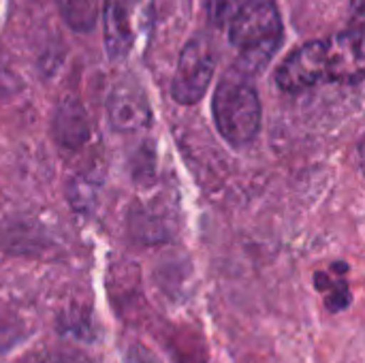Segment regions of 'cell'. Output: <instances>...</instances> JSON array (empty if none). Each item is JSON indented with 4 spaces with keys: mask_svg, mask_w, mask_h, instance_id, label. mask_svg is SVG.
<instances>
[{
    "mask_svg": "<svg viewBox=\"0 0 365 363\" xmlns=\"http://www.w3.org/2000/svg\"><path fill=\"white\" fill-rule=\"evenodd\" d=\"M231 45L237 49L240 71L252 75L269 64L282 43V21L274 2H248L229 24Z\"/></svg>",
    "mask_w": 365,
    "mask_h": 363,
    "instance_id": "cell-1",
    "label": "cell"
},
{
    "mask_svg": "<svg viewBox=\"0 0 365 363\" xmlns=\"http://www.w3.org/2000/svg\"><path fill=\"white\" fill-rule=\"evenodd\" d=\"M214 120L231 145L250 143L261 128L259 94L244 71L227 73L214 92Z\"/></svg>",
    "mask_w": 365,
    "mask_h": 363,
    "instance_id": "cell-2",
    "label": "cell"
},
{
    "mask_svg": "<svg viewBox=\"0 0 365 363\" xmlns=\"http://www.w3.org/2000/svg\"><path fill=\"white\" fill-rule=\"evenodd\" d=\"M216 68V53L207 36L199 34L186 43L180 53L178 71L171 86V96L180 105H197L210 86Z\"/></svg>",
    "mask_w": 365,
    "mask_h": 363,
    "instance_id": "cell-3",
    "label": "cell"
},
{
    "mask_svg": "<svg viewBox=\"0 0 365 363\" xmlns=\"http://www.w3.org/2000/svg\"><path fill=\"white\" fill-rule=\"evenodd\" d=\"M321 81H331L327 41H312L295 49L278 68L276 83L284 92H302Z\"/></svg>",
    "mask_w": 365,
    "mask_h": 363,
    "instance_id": "cell-4",
    "label": "cell"
},
{
    "mask_svg": "<svg viewBox=\"0 0 365 363\" xmlns=\"http://www.w3.org/2000/svg\"><path fill=\"white\" fill-rule=\"evenodd\" d=\"M107 116L111 126L120 133L148 128L152 122V109L141 86L133 79L118 81L107 98Z\"/></svg>",
    "mask_w": 365,
    "mask_h": 363,
    "instance_id": "cell-5",
    "label": "cell"
},
{
    "mask_svg": "<svg viewBox=\"0 0 365 363\" xmlns=\"http://www.w3.org/2000/svg\"><path fill=\"white\" fill-rule=\"evenodd\" d=\"M139 0H105V49L111 60L128 56L137 39Z\"/></svg>",
    "mask_w": 365,
    "mask_h": 363,
    "instance_id": "cell-6",
    "label": "cell"
},
{
    "mask_svg": "<svg viewBox=\"0 0 365 363\" xmlns=\"http://www.w3.org/2000/svg\"><path fill=\"white\" fill-rule=\"evenodd\" d=\"M331 81L353 83L364 77V34L359 28L327 39Z\"/></svg>",
    "mask_w": 365,
    "mask_h": 363,
    "instance_id": "cell-7",
    "label": "cell"
},
{
    "mask_svg": "<svg viewBox=\"0 0 365 363\" xmlns=\"http://www.w3.org/2000/svg\"><path fill=\"white\" fill-rule=\"evenodd\" d=\"M53 137L66 150H79L90 137V124L83 107L68 98L56 107L53 113Z\"/></svg>",
    "mask_w": 365,
    "mask_h": 363,
    "instance_id": "cell-8",
    "label": "cell"
},
{
    "mask_svg": "<svg viewBox=\"0 0 365 363\" xmlns=\"http://www.w3.org/2000/svg\"><path fill=\"white\" fill-rule=\"evenodd\" d=\"M60 11L68 26L79 32H88L96 24L98 2L96 0H58Z\"/></svg>",
    "mask_w": 365,
    "mask_h": 363,
    "instance_id": "cell-9",
    "label": "cell"
},
{
    "mask_svg": "<svg viewBox=\"0 0 365 363\" xmlns=\"http://www.w3.org/2000/svg\"><path fill=\"white\" fill-rule=\"evenodd\" d=\"M250 0H207V17L214 26H229Z\"/></svg>",
    "mask_w": 365,
    "mask_h": 363,
    "instance_id": "cell-10",
    "label": "cell"
},
{
    "mask_svg": "<svg viewBox=\"0 0 365 363\" xmlns=\"http://www.w3.org/2000/svg\"><path fill=\"white\" fill-rule=\"evenodd\" d=\"M314 280H317V285H319L321 291H329L327 293V308L331 312H340V310L349 308V304H351V291H349L346 282H338V285H334L331 280L325 282L323 280V274H317Z\"/></svg>",
    "mask_w": 365,
    "mask_h": 363,
    "instance_id": "cell-11",
    "label": "cell"
},
{
    "mask_svg": "<svg viewBox=\"0 0 365 363\" xmlns=\"http://www.w3.org/2000/svg\"><path fill=\"white\" fill-rule=\"evenodd\" d=\"M43 363H92L83 353L79 351H56L51 355H47V359Z\"/></svg>",
    "mask_w": 365,
    "mask_h": 363,
    "instance_id": "cell-12",
    "label": "cell"
}]
</instances>
